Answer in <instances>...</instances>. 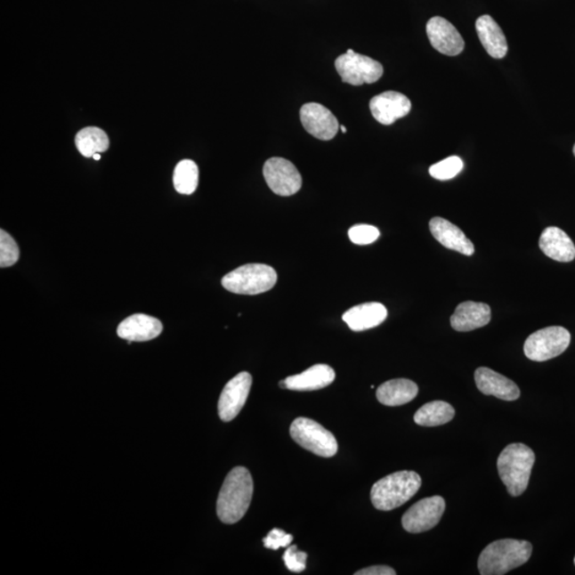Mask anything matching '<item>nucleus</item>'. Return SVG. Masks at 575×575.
I'll list each match as a JSON object with an SVG mask.
<instances>
[{"label": "nucleus", "instance_id": "obj_11", "mask_svg": "<svg viewBox=\"0 0 575 575\" xmlns=\"http://www.w3.org/2000/svg\"><path fill=\"white\" fill-rule=\"evenodd\" d=\"M253 378L247 372L239 373L231 379L221 393L219 400V416L222 421L231 422L240 414L251 392Z\"/></svg>", "mask_w": 575, "mask_h": 575}, {"label": "nucleus", "instance_id": "obj_32", "mask_svg": "<svg viewBox=\"0 0 575 575\" xmlns=\"http://www.w3.org/2000/svg\"><path fill=\"white\" fill-rule=\"evenodd\" d=\"M356 575H395L394 569L388 566H373L357 571Z\"/></svg>", "mask_w": 575, "mask_h": 575}, {"label": "nucleus", "instance_id": "obj_15", "mask_svg": "<svg viewBox=\"0 0 575 575\" xmlns=\"http://www.w3.org/2000/svg\"><path fill=\"white\" fill-rule=\"evenodd\" d=\"M476 387L485 395H493L503 401H516L520 389L511 379L490 368L481 367L474 374Z\"/></svg>", "mask_w": 575, "mask_h": 575}, {"label": "nucleus", "instance_id": "obj_2", "mask_svg": "<svg viewBox=\"0 0 575 575\" xmlns=\"http://www.w3.org/2000/svg\"><path fill=\"white\" fill-rule=\"evenodd\" d=\"M533 546L526 540L501 539L487 546L479 557L482 575H503L524 565L530 558Z\"/></svg>", "mask_w": 575, "mask_h": 575}, {"label": "nucleus", "instance_id": "obj_35", "mask_svg": "<svg viewBox=\"0 0 575 575\" xmlns=\"http://www.w3.org/2000/svg\"><path fill=\"white\" fill-rule=\"evenodd\" d=\"M573 154L575 156V145H574V148H573Z\"/></svg>", "mask_w": 575, "mask_h": 575}, {"label": "nucleus", "instance_id": "obj_3", "mask_svg": "<svg viewBox=\"0 0 575 575\" xmlns=\"http://www.w3.org/2000/svg\"><path fill=\"white\" fill-rule=\"evenodd\" d=\"M422 480L415 471H399L373 485L371 501L378 511L389 512L402 506L419 491Z\"/></svg>", "mask_w": 575, "mask_h": 575}, {"label": "nucleus", "instance_id": "obj_28", "mask_svg": "<svg viewBox=\"0 0 575 575\" xmlns=\"http://www.w3.org/2000/svg\"><path fill=\"white\" fill-rule=\"evenodd\" d=\"M20 248L14 239L4 230L0 231V267H12L20 259Z\"/></svg>", "mask_w": 575, "mask_h": 575}, {"label": "nucleus", "instance_id": "obj_7", "mask_svg": "<svg viewBox=\"0 0 575 575\" xmlns=\"http://www.w3.org/2000/svg\"><path fill=\"white\" fill-rule=\"evenodd\" d=\"M571 343L566 328L551 327L537 330L524 344V354L533 361H547L563 354Z\"/></svg>", "mask_w": 575, "mask_h": 575}, {"label": "nucleus", "instance_id": "obj_8", "mask_svg": "<svg viewBox=\"0 0 575 575\" xmlns=\"http://www.w3.org/2000/svg\"><path fill=\"white\" fill-rule=\"evenodd\" d=\"M335 67L344 83L352 85L377 83L384 74L383 65L377 60L352 50L338 57Z\"/></svg>", "mask_w": 575, "mask_h": 575}, {"label": "nucleus", "instance_id": "obj_21", "mask_svg": "<svg viewBox=\"0 0 575 575\" xmlns=\"http://www.w3.org/2000/svg\"><path fill=\"white\" fill-rule=\"evenodd\" d=\"M387 308L381 303H365L344 313V321L354 332H362L381 325L387 319Z\"/></svg>", "mask_w": 575, "mask_h": 575}, {"label": "nucleus", "instance_id": "obj_34", "mask_svg": "<svg viewBox=\"0 0 575 575\" xmlns=\"http://www.w3.org/2000/svg\"><path fill=\"white\" fill-rule=\"evenodd\" d=\"M340 129H341V132H343V134H346V132H347L346 127H344V126H340Z\"/></svg>", "mask_w": 575, "mask_h": 575}, {"label": "nucleus", "instance_id": "obj_1", "mask_svg": "<svg viewBox=\"0 0 575 575\" xmlns=\"http://www.w3.org/2000/svg\"><path fill=\"white\" fill-rule=\"evenodd\" d=\"M254 482L251 474L244 466L233 468L221 488L216 514L225 524L239 522L251 506Z\"/></svg>", "mask_w": 575, "mask_h": 575}, {"label": "nucleus", "instance_id": "obj_17", "mask_svg": "<svg viewBox=\"0 0 575 575\" xmlns=\"http://www.w3.org/2000/svg\"><path fill=\"white\" fill-rule=\"evenodd\" d=\"M336 373L328 365H314L308 370L279 382V387L293 392H314L329 386L335 381Z\"/></svg>", "mask_w": 575, "mask_h": 575}, {"label": "nucleus", "instance_id": "obj_33", "mask_svg": "<svg viewBox=\"0 0 575 575\" xmlns=\"http://www.w3.org/2000/svg\"><path fill=\"white\" fill-rule=\"evenodd\" d=\"M92 158H93L96 161H99V160H101V155L100 154H95L93 157H92Z\"/></svg>", "mask_w": 575, "mask_h": 575}, {"label": "nucleus", "instance_id": "obj_22", "mask_svg": "<svg viewBox=\"0 0 575 575\" xmlns=\"http://www.w3.org/2000/svg\"><path fill=\"white\" fill-rule=\"evenodd\" d=\"M475 28L488 55L495 59H502L506 56L508 45L506 35L503 34L501 27L490 15L480 16L476 20Z\"/></svg>", "mask_w": 575, "mask_h": 575}, {"label": "nucleus", "instance_id": "obj_18", "mask_svg": "<svg viewBox=\"0 0 575 575\" xmlns=\"http://www.w3.org/2000/svg\"><path fill=\"white\" fill-rule=\"evenodd\" d=\"M430 230L433 238L444 247L466 255V256H472L474 254V243L469 240L459 227L451 222L437 216L430 221Z\"/></svg>", "mask_w": 575, "mask_h": 575}, {"label": "nucleus", "instance_id": "obj_30", "mask_svg": "<svg viewBox=\"0 0 575 575\" xmlns=\"http://www.w3.org/2000/svg\"><path fill=\"white\" fill-rule=\"evenodd\" d=\"M283 560L291 572L300 573L306 569L307 555L298 551L297 546L288 547Z\"/></svg>", "mask_w": 575, "mask_h": 575}, {"label": "nucleus", "instance_id": "obj_6", "mask_svg": "<svg viewBox=\"0 0 575 575\" xmlns=\"http://www.w3.org/2000/svg\"><path fill=\"white\" fill-rule=\"evenodd\" d=\"M290 435L297 444L318 457L329 458L338 452L337 439L318 422L297 417L290 426Z\"/></svg>", "mask_w": 575, "mask_h": 575}, {"label": "nucleus", "instance_id": "obj_31", "mask_svg": "<svg viewBox=\"0 0 575 575\" xmlns=\"http://www.w3.org/2000/svg\"><path fill=\"white\" fill-rule=\"evenodd\" d=\"M293 536L287 534L280 529H274L263 539V546L267 549L279 550V547H288L291 545Z\"/></svg>", "mask_w": 575, "mask_h": 575}, {"label": "nucleus", "instance_id": "obj_5", "mask_svg": "<svg viewBox=\"0 0 575 575\" xmlns=\"http://www.w3.org/2000/svg\"><path fill=\"white\" fill-rule=\"evenodd\" d=\"M278 281V273L263 263H249L231 271L222 279L227 291L237 295L256 296L272 289Z\"/></svg>", "mask_w": 575, "mask_h": 575}, {"label": "nucleus", "instance_id": "obj_36", "mask_svg": "<svg viewBox=\"0 0 575 575\" xmlns=\"http://www.w3.org/2000/svg\"><path fill=\"white\" fill-rule=\"evenodd\" d=\"M574 565H575V557H574Z\"/></svg>", "mask_w": 575, "mask_h": 575}, {"label": "nucleus", "instance_id": "obj_23", "mask_svg": "<svg viewBox=\"0 0 575 575\" xmlns=\"http://www.w3.org/2000/svg\"><path fill=\"white\" fill-rule=\"evenodd\" d=\"M419 388L410 379L398 378L384 383L377 388V398L379 403L386 406H401L411 402Z\"/></svg>", "mask_w": 575, "mask_h": 575}, {"label": "nucleus", "instance_id": "obj_10", "mask_svg": "<svg viewBox=\"0 0 575 575\" xmlns=\"http://www.w3.org/2000/svg\"><path fill=\"white\" fill-rule=\"evenodd\" d=\"M263 176L268 186L279 197H291L300 191L302 176L291 161L274 157L265 162Z\"/></svg>", "mask_w": 575, "mask_h": 575}, {"label": "nucleus", "instance_id": "obj_26", "mask_svg": "<svg viewBox=\"0 0 575 575\" xmlns=\"http://www.w3.org/2000/svg\"><path fill=\"white\" fill-rule=\"evenodd\" d=\"M174 187L178 193L190 195L198 186V167L192 160H182L176 166L173 175Z\"/></svg>", "mask_w": 575, "mask_h": 575}, {"label": "nucleus", "instance_id": "obj_20", "mask_svg": "<svg viewBox=\"0 0 575 575\" xmlns=\"http://www.w3.org/2000/svg\"><path fill=\"white\" fill-rule=\"evenodd\" d=\"M539 247L546 256L560 263H571L575 258V246L571 237L558 227H547L541 233Z\"/></svg>", "mask_w": 575, "mask_h": 575}, {"label": "nucleus", "instance_id": "obj_13", "mask_svg": "<svg viewBox=\"0 0 575 575\" xmlns=\"http://www.w3.org/2000/svg\"><path fill=\"white\" fill-rule=\"evenodd\" d=\"M426 34L432 46L443 55L455 57L464 51L463 36L453 24L441 16H435L427 21Z\"/></svg>", "mask_w": 575, "mask_h": 575}, {"label": "nucleus", "instance_id": "obj_16", "mask_svg": "<svg viewBox=\"0 0 575 575\" xmlns=\"http://www.w3.org/2000/svg\"><path fill=\"white\" fill-rule=\"evenodd\" d=\"M162 329L164 327L158 319L144 313H135L118 325L117 336L132 343H145L158 337Z\"/></svg>", "mask_w": 575, "mask_h": 575}, {"label": "nucleus", "instance_id": "obj_4", "mask_svg": "<svg viewBox=\"0 0 575 575\" xmlns=\"http://www.w3.org/2000/svg\"><path fill=\"white\" fill-rule=\"evenodd\" d=\"M533 449L523 443L509 444L498 458V471L509 495L519 497L529 486L535 464Z\"/></svg>", "mask_w": 575, "mask_h": 575}, {"label": "nucleus", "instance_id": "obj_19", "mask_svg": "<svg viewBox=\"0 0 575 575\" xmlns=\"http://www.w3.org/2000/svg\"><path fill=\"white\" fill-rule=\"evenodd\" d=\"M491 320V309L487 304L464 302L455 309L451 325L458 332H471L484 328Z\"/></svg>", "mask_w": 575, "mask_h": 575}, {"label": "nucleus", "instance_id": "obj_9", "mask_svg": "<svg viewBox=\"0 0 575 575\" xmlns=\"http://www.w3.org/2000/svg\"><path fill=\"white\" fill-rule=\"evenodd\" d=\"M444 511H446V501L442 497L422 498L404 514L403 528L411 534L430 530L441 522Z\"/></svg>", "mask_w": 575, "mask_h": 575}, {"label": "nucleus", "instance_id": "obj_29", "mask_svg": "<svg viewBox=\"0 0 575 575\" xmlns=\"http://www.w3.org/2000/svg\"><path fill=\"white\" fill-rule=\"evenodd\" d=\"M381 235V232L372 225L358 224L352 226L349 231V238L352 243L357 246H368L376 242Z\"/></svg>", "mask_w": 575, "mask_h": 575}, {"label": "nucleus", "instance_id": "obj_14", "mask_svg": "<svg viewBox=\"0 0 575 575\" xmlns=\"http://www.w3.org/2000/svg\"><path fill=\"white\" fill-rule=\"evenodd\" d=\"M370 110L378 123L392 125L399 118L409 115L411 102L409 97L399 92L387 91L373 97L370 101Z\"/></svg>", "mask_w": 575, "mask_h": 575}, {"label": "nucleus", "instance_id": "obj_24", "mask_svg": "<svg viewBox=\"0 0 575 575\" xmlns=\"http://www.w3.org/2000/svg\"><path fill=\"white\" fill-rule=\"evenodd\" d=\"M455 409L451 404L443 401H433L423 405L415 414L414 420L417 425L433 427L447 425L453 420Z\"/></svg>", "mask_w": 575, "mask_h": 575}, {"label": "nucleus", "instance_id": "obj_25", "mask_svg": "<svg viewBox=\"0 0 575 575\" xmlns=\"http://www.w3.org/2000/svg\"><path fill=\"white\" fill-rule=\"evenodd\" d=\"M76 148L86 158H91L95 154L104 153L109 149V138L104 130L99 127H86L76 134Z\"/></svg>", "mask_w": 575, "mask_h": 575}, {"label": "nucleus", "instance_id": "obj_12", "mask_svg": "<svg viewBox=\"0 0 575 575\" xmlns=\"http://www.w3.org/2000/svg\"><path fill=\"white\" fill-rule=\"evenodd\" d=\"M300 117L303 127L314 138L328 141L338 134L340 125L338 119L327 107L309 102L301 108Z\"/></svg>", "mask_w": 575, "mask_h": 575}, {"label": "nucleus", "instance_id": "obj_27", "mask_svg": "<svg viewBox=\"0 0 575 575\" xmlns=\"http://www.w3.org/2000/svg\"><path fill=\"white\" fill-rule=\"evenodd\" d=\"M464 169V162L458 156H451L449 158L438 162L430 167V174L437 181H449L458 176Z\"/></svg>", "mask_w": 575, "mask_h": 575}]
</instances>
